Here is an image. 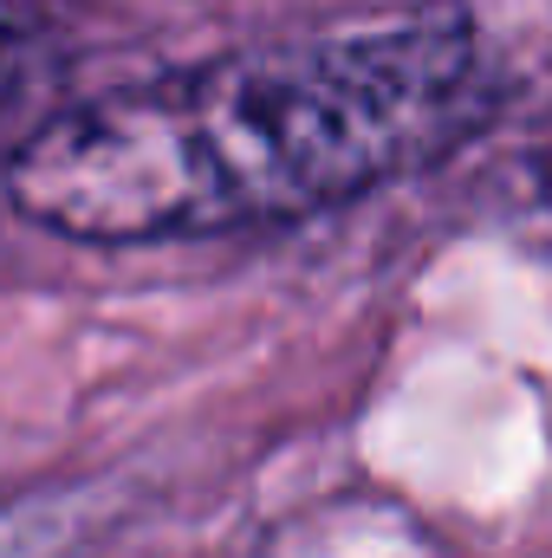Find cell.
<instances>
[{
    "mask_svg": "<svg viewBox=\"0 0 552 558\" xmlns=\"http://www.w3.org/2000/svg\"><path fill=\"white\" fill-rule=\"evenodd\" d=\"M547 189H552V182H547Z\"/></svg>",
    "mask_w": 552,
    "mask_h": 558,
    "instance_id": "obj_3",
    "label": "cell"
},
{
    "mask_svg": "<svg viewBox=\"0 0 552 558\" xmlns=\"http://www.w3.org/2000/svg\"><path fill=\"white\" fill-rule=\"evenodd\" d=\"M481 52L461 20H377L98 92L13 149L26 221L143 247L358 202L475 124Z\"/></svg>",
    "mask_w": 552,
    "mask_h": 558,
    "instance_id": "obj_1",
    "label": "cell"
},
{
    "mask_svg": "<svg viewBox=\"0 0 552 558\" xmlns=\"http://www.w3.org/2000/svg\"><path fill=\"white\" fill-rule=\"evenodd\" d=\"M46 59H52L46 0H0V111L46 72Z\"/></svg>",
    "mask_w": 552,
    "mask_h": 558,
    "instance_id": "obj_2",
    "label": "cell"
}]
</instances>
